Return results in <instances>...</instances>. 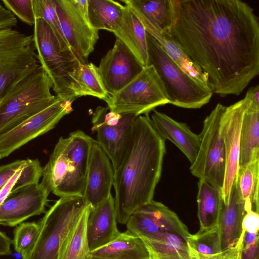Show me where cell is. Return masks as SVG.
I'll list each match as a JSON object with an SVG mask.
<instances>
[{
	"label": "cell",
	"instance_id": "obj_1",
	"mask_svg": "<svg viewBox=\"0 0 259 259\" xmlns=\"http://www.w3.org/2000/svg\"><path fill=\"white\" fill-rule=\"evenodd\" d=\"M170 36L220 97L239 95L259 74V21L240 0L174 1Z\"/></svg>",
	"mask_w": 259,
	"mask_h": 259
},
{
	"label": "cell",
	"instance_id": "obj_2",
	"mask_svg": "<svg viewBox=\"0 0 259 259\" xmlns=\"http://www.w3.org/2000/svg\"><path fill=\"white\" fill-rule=\"evenodd\" d=\"M165 153V140L153 126L149 114L138 116L122 160L114 170L117 223L126 224L135 211L153 200Z\"/></svg>",
	"mask_w": 259,
	"mask_h": 259
},
{
	"label": "cell",
	"instance_id": "obj_3",
	"mask_svg": "<svg viewBox=\"0 0 259 259\" xmlns=\"http://www.w3.org/2000/svg\"><path fill=\"white\" fill-rule=\"evenodd\" d=\"M94 139L77 130L60 137L43 167L40 182L59 197L82 196L92 143Z\"/></svg>",
	"mask_w": 259,
	"mask_h": 259
},
{
	"label": "cell",
	"instance_id": "obj_4",
	"mask_svg": "<svg viewBox=\"0 0 259 259\" xmlns=\"http://www.w3.org/2000/svg\"><path fill=\"white\" fill-rule=\"evenodd\" d=\"M17 20L0 2V101L40 65L33 35L16 28Z\"/></svg>",
	"mask_w": 259,
	"mask_h": 259
},
{
	"label": "cell",
	"instance_id": "obj_5",
	"mask_svg": "<svg viewBox=\"0 0 259 259\" xmlns=\"http://www.w3.org/2000/svg\"><path fill=\"white\" fill-rule=\"evenodd\" d=\"M53 83L39 65L19 81L0 101V135L45 109L58 98Z\"/></svg>",
	"mask_w": 259,
	"mask_h": 259
},
{
	"label": "cell",
	"instance_id": "obj_6",
	"mask_svg": "<svg viewBox=\"0 0 259 259\" xmlns=\"http://www.w3.org/2000/svg\"><path fill=\"white\" fill-rule=\"evenodd\" d=\"M146 38L148 66H153L159 75L168 104L186 109H198L207 104L212 96V91L184 72L147 32Z\"/></svg>",
	"mask_w": 259,
	"mask_h": 259
},
{
	"label": "cell",
	"instance_id": "obj_7",
	"mask_svg": "<svg viewBox=\"0 0 259 259\" xmlns=\"http://www.w3.org/2000/svg\"><path fill=\"white\" fill-rule=\"evenodd\" d=\"M34 40L40 66L53 83L58 97L75 101L71 90L72 76L81 64L87 63L72 50H64L49 25L35 19Z\"/></svg>",
	"mask_w": 259,
	"mask_h": 259
},
{
	"label": "cell",
	"instance_id": "obj_8",
	"mask_svg": "<svg viewBox=\"0 0 259 259\" xmlns=\"http://www.w3.org/2000/svg\"><path fill=\"white\" fill-rule=\"evenodd\" d=\"M88 205L82 196L60 197L38 222L36 240L22 259H57L65 238Z\"/></svg>",
	"mask_w": 259,
	"mask_h": 259
},
{
	"label": "cell",
	"instance_id": "obj_9",
	"mask_svg": "<svg viewBox=\"0 0 259 259\" xmlns=\"http://www.w3.org/2000/svg\"><path fill=\"white\" fill-rule=\"evenodd\" d=\"M105 102L112 112L138 116L168 104L163 83L152 65L144 67L133 80L115 94L110 95Z\"/></svg>",
	"mask_w": 259,
	"mask_h": 259
},
{
	"label": "cell",
	"instance_id": "obj_10",
	"mask_svg": "<svg viewBox=\"0 0 259 259\" xmlns=\"http://www.w3.org/2000/svg\"><path fill=\"white\" fill-rule=\"evenodd\" d=\"M225 106L218 103L203 121L198 135L200 146L190 170L199 179H203L222 191L225 171V152L220 132V120Z\"/></svg>",
	"mask_w": 259,
	"mask_h": 259
},
{
	"label": "cell",
	"instance_id": "obj_11",
	"mask_svg": "<svg viewBox=\"0 0 259 259\" xmlns=\"http://www.w3.org/2000/svg\"><path fill=\"white\" fill-rule=\"evenodd\" d=\"M137 117L113 112L102 106L97 107L93 114L92 130L96 132V141L110 158L114 170L122 160Z\"/></svg>",
	"mask_w": 259,
	"mask_h": 259
},
{
	"label": "cell",
	"instance_id": "obj_12",
	"mask_svg": "<svg viewBox=\"0 0 259 259\" xmlns=\"http://www.w3.org/2000/svg\"><path fill=\"white\" fill-rule=\"evenodd\" d=\"M73 100H57L50 106L9 131L0 135V159L34 138L44 135L73 110Z\"/></svg>",
	"mask_w": 259,
	"mask_h": 259
},
{
	"label": "cell",
	"instance_id": "obj_13",
	"mask_svg": "<svg viewBox=\"0 0 259 259\" xmlns=\"http://www.w3.org/2000/svg\"><path fill=\"white\" fill-rule=\"evenodd\" d=\"M252 101L245 96L229 106L224 107L220 120V132L225 152V171L222 196L228 202L233 183L237 181L240 159V137L244 114ZM253 102V101H252Z\"/></svg>",
	"mask_w": 259,
	"mask_h": 259
},
{
	"label": "cell",
	"instance_id": "obj_14",
	"mask_svg": "<svg viewBox=\"0 0 259 259\" xmlns=\"http://www.w3.org/2000/svg\"><path fill=\"white\" fill-rule=\"evenodd\" d=\"M98 67L110 96L127 85L144 68L130 49L117 37L113 48L102 58Z\"/></svg>",
	"mask_w": 259,
	"mask_h": 259
},
{
	"label": "cell",
	"instance_id": "obj_15",
	"mask_svg": "<svg viewBox=\"0 0 259 259\" xmlns=\"http://www.w3.org/2000/svg\"><path fill=\"white\" fill-rule=\"evenodd\" d=\"M57 14L63 35L71 50L87 61L98 40L99 31L81 15L71 0H55Z\"/></svg>",
	"mask_w": 259,
	"mask_h": 259
},
{
	"label": "cell",
	"instance_id": "obj_16",
	"mask_svg": "<svg viewBox=\"0 0 259 259\" xmlns=\"http://www.w3.org/2000/svg\"><path fill=\"white\" fill-rule=\"evenodd\" d=\"M50 193L41 183L11 191L0 205V225L14 227L44 213Z\"/></svg>",
	"mask_w": 259,
	"mask_h": 259
},
{
	"label": "cell",
	"instance_id": "obj_17",
	"mask_svg": "<svg viewBox=\"0 0 259 259\" xmlns=\"http://www.w3.org/2000/svg\"><path fill=\"white\" fill-rule=\"evenodd\" d=\"M246 213L237 181L232 187L228 202H223L218 227L223 259H240L242 243V222Z\"/></svg>",
	"mask_w": 259,
	"mask_h": 259
},
{
	"label": "cell",
	"instance_id": "obj_18",
	"mask_svg": "<svg viewBox=\"0 0 259 259\" xmlns=\"http://www.w3.org/2000/svg\"><path fill=\"white\" fill-rule=\"evenodd\" d=\"M114 169L110 158L94 140L92 143L83 197L92 208L111 194Z\"/></svg>",
	"mask_w": 259,
	"mask_h": 259
},
{
	"label": "cell",
	"instance_id": "obj_19",
	"mask_svg": "<svg viewBox=\"0 0 259 259\" xmlns=\"http://www.w3.org/2000/svg\"><path fill=\"white\" fill-rule=\"evenodd\" d=\"M114 198L111 194L91 209L87 223V236L90 251L115 239L121 232L117 226Z\"/></svg>",
	"mask_w": 259,
	"mask_h": 259
},
{
	"label": "cell",
	"instance_id": "obj_20",
	"mask_svg": "<svg viewBox=\"0 0 259 259\" xmlns=\"http://www.w3.org/2000/svg\"><path fill=\"white\" fill-rule=\"evenodd\" d=\"M152 37L171 34L175 19L174 0H125Z\"/></svg>",
	"mask_w": 259,
	"mask_h": 259
},
{
	"label": "cell",
	"instance_id": "obj_21",
	"mask_svg": "<svg viewBox=\"0 0 259 259\" xmlns=\"http://www.w3.org/2000/svg\"><path fill=\"white\" fill-rule=\"evenodd\" d=\"M150 119L153 126L164 139L174 144L193 162L200 146L199 135L193 133L185 123L175 120L165 114L153 110Z\"/></svg>",
	"mask_w": 259,
	"mask_h": 259
},
{
	"label": "cell",
	"instance_id": "obj_22",
	"mask_svg": "<svg viewBox=\"0 0 259 259\" xmlns=\"http://www.w3.org/2000/svg\"><path fill=\"white\" fill-rule=\"evenodd\" d=\"M113 33L130 49L144 67L148 66L147 32L127 4H125L121 19Z\"/></svg>",
	"mask_w": 259,
	"mask_h": 259
},
{
	"label": "cell",
	"instance_id": "obj_23",
	"mask_svg": "<svg viewBox=\"0 0 259 259\" xmlns=\"http://www.w3.org/2000/svg\"><path fill=\"white\" fill-rule=\"evenodd\" d=\"M91 259H151L142 239L127 230L114 240L91 251Z\"/></svg>",
	"mask_w": 259,
	"mask_h": 259
},
{
	"label": "cell",
	"instance_id": "obj_24",
	"mask_svg": "<svg viewBox=\"0 0 259 259\" xmlns=\"http://www.w3.org/2000/svg\"><path fill=\"white\" fill-rule=\"evenodd\" d=\"M240 147L239 166L259 159V106L252 101L243 115Z\"/></svg>",
	"mask_w": 259,
	"mask_h": 259
},
{
	"label": "cell",
	"instance_id": "obj_25",
	"mask_svg": "<svg viewBox=\"0 0 259 259\" xmlns=\"http://www.w3.org/2000/svg\"><path fill=\"white\" fill-rule=\"evenodd\" d=\"M141 238L151 258L193 259L189 254L186 240L176 234L162 231L149 237Z\"/></svg>",
	"mask_w": 259,
	"mask_h": 259
},
{
	"label": "cell",
	"instance_id": "obj_26",
	"mask_svg": "<svg viewBox=\"0 0 259 259\" xmlns=\"http://www.w3.org/2000/svg\"><path fill=\"white\" fill-rule=\"evenodd\" d=\"M199 230L218 224L223 204L222 191L203 179H199L197 195Z\"/></svg>",
	"mask_w": 259,
	"mask_h": 259
},
{
	"label": "cell",
	"instance_id": "obj_27",
	"mask_svg": "<svg viewBox=\"0 0 259 259\" xmlns=\"http://www.w3.org/2000/svg\"><path fill=\"white\" fill-rule=\"evenodd\" d=\"M91 209L88 204L65 238L57 259H89L90 250L87 236V223Z\"/></svg>",
	"mask_w": 259,
	"mask_h": 259
},
{
	"label": "cell",
	"instance_id": "obj_28",
	"mask_svg": "<svg viewBox=\"0 0 259 259\" xmlns=\"http://www.w3.org/2000/svg\"><path fill=\"white\" fill-rule=\"evenodd\" d=\"M71 90L76 99L90 95L106 101L110 95L104 85L98 67L92 63L81 64L72 76Z\"/></svg>",
	"mask_w": 259,
	"mask_h": 259
},
{
	"label": "cell",
	"instance_id": "obj_29",
	"mask_svg": "<svg viewBox=\"0 0 259 259\" xmlns=\"http://www.w3.org/2000/svg\"><path fill=\"white\" fill-rule=\"evenodd\" d=\"M124 6L113 0H88V17L95 29L114 33L119 23Z\"/></svg>",
	"mask_w": 259,
	"mask_h": 259
},
{
	"label": "cell",
	"instance_id": "obj_30",
	"mask_svg": "<svg viewBox=\"0 0 259 259\" xmlns=\"http://www.w3.org/2000/svg\"><path fill=\"white\" fill-rule=\"evenodd\" d=\"M193 259H223L218 225L207 230H199L186 239Z\"/></svg>",
	"mask_w": 259,
	"mask_h": 259
},
{
	"label": "cell",
	"instance_id": "obj_31",
	"mask_svg": "<svg viewBox=\"0 0 259 259\" xmlns=\"http://www.w3.org/2000/svg\"><path fill=\"white\" fill-rule=\"evenodd\" d=\"M237 183L246 212L259 210V159L239 166Z\"/></svg>",
	"mask_w": 259,
	"mask_h": 259
},
{
	"label": "cell",
	"instance_id": "obj_32",
	"mask_svg": "<svg viewBox=\"0 0 259 259\" xmlns=\"http://www.w3.org/2000/svg\"><path fill=\"white\" fill-rule=\"evenodd\" d=\"M137 210L150 218L163 231L176 234L186 240L191 234L177 214L160 202L152 200Z\"/></svg>",
	"mask_w": 259,
	"mask_h": 259
},
{
	"label": "cell",
	"instance_id": "obj_33",
	"mask_svg": "<svg viewBox=\"0 0 259 259\" xmlns=\"http://www.w3.org/2000/svg\"><path fill=\"white\" fill-rule=\"evenodd\" d=\"M153 37L184 72L204 88L211 90L207 76L188 58L182 48L170 35L159 34Z\"/></svg>",
	"mask_w": 259,
	"mask_h": 259
},
{
	"label": "cell",
	"instance_id": "obj_34",
	"mask_svg": "<svg viewBox=\"0 0 259 259\" xmlns=\"http://www.w3.org/2000/svg\"><path fill=\"white\" fill-rule=\"evenodd\" d=\"M242 243L240 259H259V214L247 211L242 222Z\"/></svg>",
	"mask_w": 259,
	"mask_h": 259
},
{
	"label": "cell",
	"instance_id": "obj_35",
	"mask_svg": "<svg viewBox=\"0 0 259 259\" xmlns=\"http://www.w3.org/2000/svg\"><path fill=\"white\" fill-rule=\"evenodd\" d=\"M35 19H43L50 27L64 50H71L62 31L56 11L55 0H32Z\"/></svg>",
	"mask_w": 259,
	"mask_h": 259
},
{
	"label": "cell",
	"instance_id": "obj_36",
	"mask_svg": "<svg viewBox=\"0 0 259 259\" xmlns=\"http://www.w3.org/2000/svg\"><path fill=\"white\" fill-rule=\"evenodd\" d=\"M39 232L38 223H21L15 228L12 241L15 250L21 255L29 252L33 247Z\"/></svg>",
	"mask_w": 259,
	"mask_h": 259
},
{
	"label": "cell",
	"instance_id": "obj_37",
	"mask_svg": "<svg viewBox=\"0 0 259 259\" xmlns=\"http://www.w3.org/2000/svg\"><path fill=\"white\" fill-rule=\"evenodd\" d=\"M126 225L128 231L140 238H148L163 231L153 220L138 210L131 215Z\"/></svg>",
	"mask_w": 259,
	"mask_h": 259
},
{
	"label": "cell",
	"instance_id": "obj_38",
	"mask_svg": "<svg viewBox=\"0 0 259 259\" xmlns=\"http://www.w3.org/2000/svg\"><path fill=\"white\" fill-rule=\"evenodd\" d=\"M43 167L38 159H27L11 191L32 184L39 183Z\"/></svg>",
	"mask_w": 259,
	"mask_h": 259
},
{
	"label": "cell",
	"instance_id": "obj_39",
	"mask_svg": "<svg viewBox=\"0 0 259 259\" xmlns=\"http://www.w3.org/2000/svg\"><path fill=\"white\" fill-rule=\"evenodd\" d=\"M5 7L23 22L34 25L35 17L32 5V0H3Z\"/></svg>",
	"mask_w": 259,
	"mask_h": 259
},
{
	"label": "cell",
	"instance_id": "obj_40",
	"mask_svg": "<svg viewBox=\"0 0 259 259\" xmlns=\"http://www.w3.org/2000/svg\"><path fill=\"white\" fill-rule=\"evenodd\" d=\"M25 160H17L0 166V190L15 172L25 163Z\"/></svg>",
	"mask_w": 259,
	"mask_h": 259
},
{
	"label": "cell",
	"instance_id": "obj_41",
	"mask_svg": "<svg viewBox=\"0 0 259 259\" xmlns=\"http://www.w3.org/2000/svg\"><path fill=\"white\" fill-rule=\"evenodd\" d=\"M23 165L13 175V176L6 182L0 190V205L11 192L14 185L17 181L21 171L23 167Z\"/></svg>",
	"mask_w": 259,
	"mask_h": 259
},
{
	"label": "cell",
	"instance_id": "obj_42",
	"mask_svg": "<svg viewBox=\"0 0 259 259\" xmlns=\"http://www.w3.org/2000/svg\"><path fill=\"white\" fill-rule=\"evenodd\" d=\"M12 240L4 232L0 231V256L9 255L12 253Z\"/></svg>",
	"mask_w": 259,
	"mask_h": 259
},
{
	"label": "cell",
	"instance_id": "obj_43",
	"mask_svg": "<svg viewBox=\"0 0 259 259\" xmlns=\"http://www.w3.org/2000/svg\"><path fill=\"white\" fill-rule=\"evenodd\" d=\"M71 1L79 13L89 21L88 0H71Z\"/></svg>",
	"mask_w": 259,
	"mask_h": 259
},
{
	"label": "cell",
	"instance_id": "obj_44",
	"mask_svg": "<svg viewBox=\"0 0 259 259\" xmlns=\"http://www.w3.org/2000/svg\"><path fill=\"white\" fill-rule=\"evenodd\" d=\"M245 96L250 99L255 104L259 106V85L257 84L249 88Z\"/></svg>",
	"mask_w": 259,
	"mask_h": 259
},
{
	"label": "cell",
	"instance_id": "obj_45",
	"mask_svg": "<svg viewBox=\"0 0 259 259\" xmlns=\"http://www.w3.org/2000/svg\"><path fill=\"white\" fill-rule=\"evenodd\" d=\"M151 259H158V258H151Z\"/></svg>",
	"mask_w": 259,
	"mask_h": 259
},
{
	"label": "cell",
	"instance_id": "obj_46",
	"mask_svg": "<svg viewBox=\"0 0 259 259\" xmlns=\"http://www.w3.org/2000/svg\"><path fill=\"white\" fill-rule=\"evenodd\" d=\"M89 259H91V258H89Z\"/></svg>",
	"mask_w": 259,
	"mask_h": 259
}]
</instances>
